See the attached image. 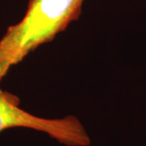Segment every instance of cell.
I'll return each mask as SVG.
<instances>
[{
    "mask_svg": "<svg viewBox=\"0 0 146 146\" xmlns=\"http://www.w3.org/2000/svg\"><path fill=\"white\" fill-rule=\"evenodd\" d=\"M84 0H29L22 20L0 39V82L12 67L78 19Z\"/></svg>",
    "mask_w": 146,
    "mask_h": 146,
    "instance_id": "1",
    "label": "cell"
},
{
    "mask_svg": "<svg viewBox=\"0 0 146 146\" xmlns=\"http://www.w3.org/2000/svg\"><path fill=\"white\" fill-rule=\"evenodd\" d=\"M18 98L0 88V133L10 129L17 117Z\"/></svg>",
    "mask_w": 146,
    "mask_h": 146,
    "instance_id": "2",
    "label": "cell"
}]
</instances>
